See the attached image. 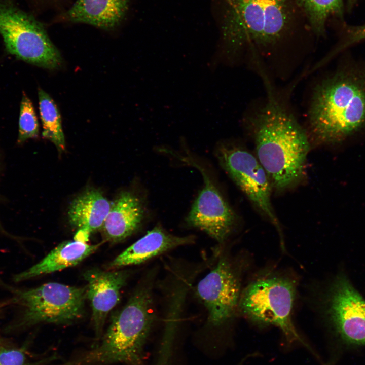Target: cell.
<instances>
[{"label": "cell", "mask_w": 365, "mask_h": 365, "mask_svg": "<svg viewBox=\"0 0 365 365\" xmlns=\"http://www.w3.org/2000/svg\"><path fill=\"white\" fill-rule=\"evenodd\" d=\"M221 37L229 57L246 50L271 55L315 36L301 0H221Z\"/></svg>", "instance_id": "cell-1"}, {"label": "cell", "mask_w": 365, "mask_h": 365, "mask_svg": "<svg viewBox=\"0 0 365 365\" xmlns=\"http://www.w3.org/2000/svg\"><path fill=\"white\" fill-rule=\"evenodd\" d=\"M266 81L268 98L252 117L256 156L278 192L290 190L306 176L310 142L308 133L274 94Z\"/></svg>", "instance_id": "cell-2"}, {"label": "cell", "mask_w": 365, "mask_h": 365, "mask_svg": "<svg viewBox=\"0 0 365 365\" xmlns=\"http://www.w3.org/2000/svg\"><path fill=\"white\" fill-rule=\"evenodd\" d=\"M310 139L340 141L365 125V71L340 70L315 88L308 113Z\"/></svg>", "instance_id": "cell-3"}, {"label": "cell", "mask_w": 365, "mask_h": 365, "mask_svg": "<svg viewBox=\"0 0 365 365\" xmlns=\"http://www.w3.org/2000/svg\"><path fill=\"white\" fill-rule=\"evenodd\" d=\"M3 287L12 293L19 307L14 325L24 327L42 323L66 324L81 319L87 299V287L49 282L39 287L23 289L5 283Z\"/></svg>", "instance_id": "cell-4"}, {"label": "cell", "mask_w": 365, "mask_h": 365, "mask_svg": "<svg viewBox=\"0 0 365 365\" xmlns=\"http://www.w3.org/2000/svg\"><path fill=\"white\" fill-rule=\"evenodd\" d=\"M296 283L290 278L269 275L251 282L241 293L237 310L257 323L279 327L289 341L302 342L292 321Z\"/></svg>", "instance_id": "cell-5"}, {"label": "cell", "mask_w": 365, "mask_h": 365, "mask_svg": "<svg viewBox=\"0 0 365 365\" xmlns=\"http://www.w3.org/2000/svg\"><path fill=\"white\" fill-rule=\"evenodd\" d=\"M0 34L8 53L33 65L49 69L62 63L60 52L43 26L33 17L0 2Z\"/></svg>", "instance_id": "cell-6"}, {"label": "cell", "mask_w": 365, "mask_h": 365, "mask_svg": "<svg viewBox=\"0 0 365 365\" xmlns=\"http://www.w3.org/2000/svg\"><path fill=\"white\" fill-rule=\"evenodd\" d=\"M215 156L224 171L280 234L271 201L272 186L256 155L238 143L224 141L215 147Z\"/></svg>", "instance_id": "cell-7"}, {"label": "cell", "mask_w": 365, "mask_h": 365, "mask_svg": "<svg viewBox=\"0 0 365 365\" xmlns=\"http://www.w3.org/2000/svg\"><path fill=\"white\" fill-rule=\"evenodd\" d=\"M176 158L196 168L201 173L203 186L185 218L187 224L205 232L218 242H224L237 226L238 219L224 196L214 176L205 164L187 151Z\"/></svg>", "instance_id": "cell-8"}, {"label": "cell", "mask_w": 365, "mask_h": 365, "mask_svg": "<svg viewBox=\"0 0 365 365\" xmlns=\"http://www.w3.org/2000/svg\"><path fill=\"white\" fill-rule=\"evenodd\" d=\"M240 286L239 274L224 258L198 282L197 294L207 311L211 324L219 326L233 316L237 310Z\"/></svg>", "instance_id": "cell-9"}, {"label": "cell", "mask_w": 365, "mask_h": 365, "mask_svg": "<svg viewBox=\"0 0 365 365\" xmlns=\"http://www.w3.org/2000/svg\"><path fill=\"white\" fill-rule=\"evenodd\" d=\"M330 288L326 312L336 331L348 344L365 345V299L345 275Z\"/></svg>", "instance_id": "cell-10"}, {"label": "cell", "mask_w": 365, "mask_h": 365, "mask_svg": "<svg viewBox=\"0 0 365 365\" xmlns=\"http://www.w3.org/2000/svg\"><path fill=\"white\" fill-rule=\"evenodd\" d=\"M83 276L87 282V299L90 302L93 325L97 339L101 338L109 312L120 299L121 290L128 274L123 271L92 269Z\"/></svg>", "instance_id": "cell-11"}, {"label": "cell", "mask_w": 365, "mask_h": 365, "mask_svg": "<svg viewBox=\"0 0 365 365\" xmlns=\"http://www.w3.org/2000/svg\"><path fill=\"white\" fill-rule=\"evenodd\" d=\"M150 215L147 198L131 191H124L111 204L101 227L105 239L119 242L131 236Z\"/></svg>", "instance_id": "cell-12"}, {"label": "cell", "mask_w": 365, "mask_h": 365, "mask_svg": "<svg viewBox=\"0 0 365 365\" xmlns=\"http://www.w3.org/2000/svg\"><path fill=\"white\" fill-rule=\"evenodd\" d=\"M195 236H179L167 231L158 224L108 264L109 269L137 265L175 247L193 243Z\"/></svg>", "instance_id": "cell-13"}, {"label": "cell", "mask_w": 365, "mask_h": 365, "mask_svg": "<svg viewBox=\"0 0 365 365\" xmlns=\"http://www.w3.org/2000/svg\"><path fill=\"white\" fill-rule=\"evenodd\" d=\"M111 204L102 193L96 189L86 190L77 197L68 211L70 224L79 230L75 240L85 242L91 233L101 228Z\"/></svg>", "instance_id": "cell-14"}, {"label": "cell", "mask_w": 365, "mask_h": 365, "mask_svg": "<svg viewBox=\"0 0 365 365\" xmlns=\"http://www.w3.org/2000/svg\"><path fill=\"white\" fill-rule=\"evenodd\" d=\"M128 1L76 0L62 17L69 22L84 23L110 30L123 20Z\"/></svg>", "instance_id": "cell-15"}, {"label": "cell", "mask_w": 365, "mask_h": 365, "mask_svg": "<svg viewBox=\"0 0 365 365\" xmlns=\"http://www.w3.org/2000/svg\"><path fill=\"white\" fill-rule=\"evenodd\" d=\"M100 244L90 245L84 241H65L51 250L39 263L13 276L20 282L35 277L76 266L94 253Z\"/></svg>", "instance_id": "cell-16"}, {"label": "cell", "mask_w": 365, "mask_h": 365, "mask_svg": "<svg viewBox=\"0 0 365 365\" xmlns=\"http://www.w3.org/2000/svg\"><path fill=\"white\" fill-rule=\"evenodd\" d=\"M39 111L43 137L52 142L60 152L65 149L64 136L59 110L52 98L42 89L38 90Z\"/></svg>", "instance_id": "cell-17"}, {"label": "cell", "mask_w": 365, "mask_h": 365, "mask_svg": "<svg viewBox=\"0 0 365 365\" xmlns=\"http://www.w3.org/2000/svg\"><path fill=\"white\" fill-rule=\"evenodd\" d=\"M311 28L315 36H323L331 17L342 18V0H301Z\"/></svg>", "instance_id": "cell-18"}, {"label": "cell", "mask_w": 365, "mask_h": 365, "mask_svg": "<svg viewBox=\"0 0 365 365\" xmlns=\"http://www.w3.org/2000/svg\"><path fill=\"white\" fill-rule=\"evenodd\" d=\"M39 135V123L32 103L25 94H23L20 109L19 130L17 142L22 143Z\"/></svg>", "instance_id": "cell-19"}, {"label": "cell", "mask_w": 365, "mask_h": 365, "mask_svg": "<svg viewBox=\"0 0 365 365\" xmlns=\"http://www.w3.org/2000/svg\"><path fill=\"white\" fill-rule=\"evenodd\" d=\"M57 358L55 354L39 362L32 363L24 349L0 343V365H43Z\"/></svg>", "instance_id": "cell-20"}, {"label": "cell", "mask_w": 365, "mask_h": 365, "mask_svg": "<svg viewBox=\"0 0 365 365\" xmlns=\"http://www.w3.org/2000/svg\"><path fill=\"white\" fill-rule=\"evenodd\" d=\"M346 28V34L344 39L324 61H326L328 58L350 45L365 40V25L348 26Z\"/></svg>", "instance_id": "cell-21"}, {"label": "cell", "mask_w": 365, "mask_h": 365, "mask_svg": "<svg viewBox=\"0 0 365 365\" xmlns=\"http://www.w3.org/2000/svg\"><path fill=\"white\" fill-rule=\"evenodd\" d=\"M16 303V299L14 297H12L7 300L0 301V317L4 312V311L10 306L15 305Z\"/></svg>", "instance_id": "cell-22"}, {"label": "cell", "mask_w": 365, "mask_h": 365, "mask_svg": "<svg viewBox=\"0 0 365 365\" xmlns=\"http://www.w3.org/2000/svg\"><path fill=\"white\" fill-rule=\"evenodd\" d=\"M0 231L4 233V234H6L7 236H8L9 237H10L11 238H13V236H12L11 235L9 234L8 233H7L3 228L2 226L1 223H0Z\"/></svg>", "instance_id": "cell-23"}, {"label": "cell", "mask_w": 365, "mask_h": 365, "mask_svg": "<svg viewBox=\"0 0 365 365\" xmlns=\"http://www.w3.org/2000/svg\"><path fill=\"white\" fill-rule=\"evenodd\" d=\"M357 0H348V8L352 7L354 4L356 2Z\"/></svg>", "instance_id": "cell-24"}]
</instances>
